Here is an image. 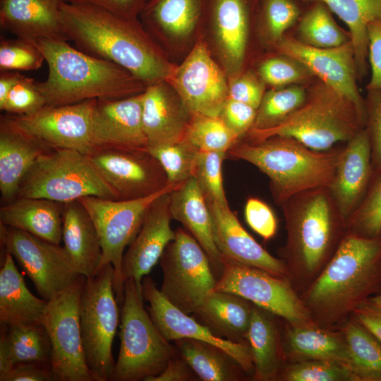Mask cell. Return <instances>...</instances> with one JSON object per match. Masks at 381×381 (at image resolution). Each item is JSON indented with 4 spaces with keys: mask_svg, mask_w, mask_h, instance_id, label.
Segmentation results:
<instances>
[{
    "mask_svg": "<svg viewBox=\"0 0 381 381\" xmlns=\"http://www.w3.org/2000/svg\"><path fill=\"white\" fill-rule=\"evenodd\" d=\"M60 25L78 49L123 68L146 85L166 81L174 69L135 18L95 6L64 1Z\"/></svg>",
    "mask_w": 381,
    "mask_h": 381,
    "instance_id": "6da1fadb",
    "label": "cell"
},
{
    "mask_svg": "<svg viewBox=\"0 0 381 381\" xmlns=\"http://www.w3.org/2000/svg\"><path fill=\"white\" fill-rule=\"evenodd\" d=\"M32 42L48 66L47 79L37 82L47 106L124 98L146 88L145 83L123 68L72 47L67 40L39 39Z\"/></svg>",
    "mask_w": 381,
    "mask_h": 381,
    "instance_id": "7a4b0ae2",
    "label": "cell"
},
{
    "mask_svg": "<svg viewBox=\"0 0 381 381\" xmlns=\"http://www.w3.org/2000/svg\"><path fill=\"white\" fill-rule=\"evenodd\" d=\"M341 150L317 151L297 140L274 136L233 145L226 157L246 161L270 181L277 203L283 205L304 192L329 188Z\"/></svg>",
    "mask_w": 381,
    "mask_h": 381,
    "instance_id": "3957f363",
    "label": "cell"
},
{
    "mask_svg": "<svg viewBox=\"0 0 381 381\" xmlns=\"http://www.w3.org/2000/svg\"><path fill=\"white\" fill-rule=\"evenodd\" d=\"M365 121L353 102L321 82L304 104L284 121L270 128L250 129L249 141L279 136L293 138L317 151L329 150L335 143L349 141Z\"/></svg>",
    "mask_w": 381,
    "mask_h": 381,
    "instance_id": "277c9868",
    "label": "cell"
},
{
    "mask_svg": "<svg viewBox=\"0 0 381 381\" xmlns=\"http://www.w3.org/2000/svg\"><path fill=\"white\" fill-rule=\"evenodd\" d=\"M381 293V236L352 234L336 253L308 294L310 303L327 310L353 308L370 295Z\"/></svg>",
    "mask_w": 381,
    "mask_h": 381,
    "instance_id": "5b68a950",
    "label": "cell"
},
{
    "mask_svg": "<svg viewBox=\"0 0 381 381\" xmlns=\"http://www.w3.org/2000/svg\"><path fill=\"white\" fill-rule=\"evenodd\" d=\"M120 348L110 380L146 381L161 373L178 354L145 309L142 282L124 281Z\"/></svg>",
    "mask_w": 381,
    "mask_h": 381,
    "instance_id": "8992f818",
    "label": "cell"
},
{
    "mask_svg": "<svg viewBox=\"0 0 381 381\" xmlns=\"http://www.w3.org/2000/svg\"><path fill=\"white\" fill-rule=\"evenodd\" d=\"M87 196L119 200L90 156L70 149H52L42 155L23 179L18 193V197L64 204Z\"/></svg>",
    "mask_w": 381,
    "mask_h": 381,
    "instance_id": "52a82bcc",
    "label": "cell"
},
{
    "mask_svg": "<svg viewBox=\"0 0 381 381\" xmlns=\"http://www.w3.org/2000/svg\"><path fill=\"white\" fill-rule=\"evenodd\" d=\"M114 267L108 264L84 282L80 301L81 336L94 381L110 380L115 361L112 344L119 320Z\"/></svg>",
    "mask_w": 381,
    "mask_h": 381,
    "instance_id": "ba28073f",
    "label": "cell"
},
{
    "mask_svg": "<svg viewBox=\"0 0 381 381\" xmlns=\"http://www.w3.org/2000/svg\"><path fill=\"white\" fill-rule=\"evenodd\" d=\"M183 183H169L154 194L138 199L112 200L87 196L78 200L93 221L100 239L102 257L99 269L108 264L114 267V290L119 304H121L123 298L121 266L126 247L138 233L152 202Z\"/></svg>",
    "mask_w": 381,
    "mask_h": 381,
    "instance_id": "9c48e42d",
    "label": "cell"
},
{
    "mask_svg": "<svg viewBox=\"0 0 381 381\" xmlns=\"http://www.w3.org/2000/svg\"><path fill=\"white\" fill-rule=\"evenodd\" d=\"M159 261L161 293L183 313L194 314L217 283L206 253L187 230L179 227Z\"/></svg>",
    "mask_w": 381,
    "mask_h": 381,
    "instance_id": "30bf717a",
    "label": "cell"
},
{
    "mask_svg": "<svg viewBox=\"0 0 381 381\" xmlns=\"http://www.w3.org/2000/svg\"><path fill=\"white\" fill-rule=\"evenodd\" d=\"M85 277L48 301L41 323L52 346L51 365L55 381H94L83 349L80 301Z\"/></svg>",
    "mask_w": 381,
    "mask_h": 381,
    "instance_id": "8fae6325",
    "label": "cell"
},
{
    "mask_svg": "<svg viewBox=\"0 0 381 381\" xmlns=\"http://www.w3.org/2000/svg\"><path fill=\"white\" fill-rule=\"evenodd\" d=\"M0 240L5 253L13 257L47 301L82 276L59 244L1 224Z\"/></svg>",
    "mask_w": 381,
    "mask_h": 381,
    "instance_id": "7c38bea8",
    "label": "cell"
},
{
    "mask_svg": "<svg viewBox=\"0 0 381 381\" xmlns=\"http://www.w3.org/2000/svg\"><path fill=\"white\" fill-rule=\"evenodd\" d=\"M97 99L61 106H46L29 115L2 116L10 124L54 149H70L91 155L92 114Z\"/></svg>",
    "mask_w": 381,
    "mask_h": 381,
    "instance_id": "4fadbf2b",
    "label": "cell"
},
{
    "mask_svg": "<svg viewBox=\"0 0 381 381\" xmlns=\"http://www.w3.org/2000/svg\"><path fill=\"white\" fill-rule=\"evenodd\" d=\"M222 262V272L214 290L238 295L296 326L307 321L304 306L282 277L223 257Z\"/></svg>",
    "mask_w": 381,
    "mask_h": 381,
    "instance_id": "5bb4252c",
    "label": "cell"
},
{
    "mask_svg": "<svg viewBox=\"0 0 381 381\" xmlns=\"http://www.w3.org/2000/svg\"><path fill=\"white\" fill-rule=\"evenodd\" d=\"M325 188L301 193L294 207L286 205L289 248L309 272L322 261L334 231L332 202Z\"/></svg>",
    "mask_w": 381,
    "mask_h": 381,
    "instance_id": "9a60e30c",
    "label": "cell"
},
{
    "mask_svg": "<svg viewBox=\"0 0 381 381\" xmlns=\"http://www.w3.org/2000/svg\"><path fill=\"white\" fill-rule=\"evenodd\" d=\"M190 114L219 116L229 99L225 77L200 41L166 80Z\"/></svg>",
    "mask_w": 381,
    "mask_h": 381,
    "instance_id": "2e32d148",
    "label": "cell"
},
{
    "mask_svg": "<svg viewBox=\"0 0 381 381\" xmlns=\"http://www.w3.org/2000/svg\"><path fill=\"white\" fill-rule=\"evenodd\" d=\"M90 156L119 200L145 198L169 184L162 167L148 151L97 148Z\"/></svg>",
    "mask_w": 381,
    "mask_h": 381,
    "instance_id": "e0dca14e",
    "label": "cell"
},
{
    "mask_svg": "<svg viewBox=\"0 0 381 381\" xmlns=\"http://www.w3.org/2000/svg\"><path fill=\"white\" fill-rule=\"evenodd\" d=\"M278 48L353 102L366 121L365 101L356 83L358 73L351 41L335 47L319 48L293 38L282 37L279 40Z\"/></svg>",
    "mask_w": 381,
    "mask_h": 381,
    "instance_id": "ac0fdd59",
    "label": "cell"
},
{
    "mask_svg": "<svg viewBox=\"0 0 381 381\" xmlns=\"http://www.w3.org/2000/svg\"><path fill=\"white\" fill-rule=\"evenodd\" d=\"M147 310L162 334L169 341L193 339L216 346L231 356L246 373H254L250 347L243 342L233 341L215 334L208 327L171 304L157 288L150 277L142 282Z\"/></svg>",
    "mask_w": 381,
    "mask_h": 381,
    "instance_id": "d6986e66",
    "label": "cell"
},
{
    "mask_svg": "<svg viewBox=\"0 0 381 381\" xmlns=\"http://www.w3.org/2000/svg\"><path fill=\"white\" fill-rule=\"evenodd\" d=\"M143 92L124 98L96 100L92 138L97 149L147 151L142 121Z\"/></svg>",
    "mask_w": 381,
    "mask_h": 381,
    "instance_id": "ffe728a7",
    "label": "cell"
},
{
    "mask_svg": "<svg viewBox=\"0 0 381 381\" xmlns=\"http://www.w3.org/2000/svg\"><path fill=\"white\" fill-rule=\"evenodd\" d=\"M170 193L163 194L152 202L138 233L124 253L121 266L123 284L128 278L141 282L174 239L175 231L171 227Z\"/></svg>",
    "mask_w": 381,
    "mask_h": 381,
    "instance_id": "44dd1931",
    "label": "cell"
},
{
    "mask_svg": "<svg viewBox=\"0 0 381 381\" xmlns=\"http://www.w3.org/2000/svg\"><path fill=\"white\" fill-rule=\"evenodd\" d=\"M374 172L369 135L360 130L341 150L334 178L328 188L343 219H349L363 200Z\"/></svg>",
    "mask_w": 381,
    "mask_h": 381,
    "instance_id": "7402d4cb",
    "label": "cell"
},
{
    "mask_svg": "<svg viewBox=\"0 0 381 381\" xmlns=\"http://www.w3.org/2000/svg\"><path fill=\"white\" fill-rule=\"evenodd\" d=\"M206 201L211 215L213 239L223 258L282 277L286 274L284 264L248 234L229 206Z\"/></svg>",
    "mask_w": 381,
    "mask_h": 381,
    "instance_id": "603a6c76",
    "label": "cell"
},
{
    "mask_svg": "<svg viewBox=\"0 0 381 381\" xmlns=\"http://www.w3.org/2000/svg\"><path fill=\"white\" fill-rule=\"evenodd\" d=\"M164 82L146 86L142 98V121L148 147L185 139L191 114Z\"/></svg>",
    "mask_w": 381,
    "mask_h": 381,
    "instance_id": "cb8c5ba5",
    "label": "cell"
},
{
    "mask_svg": "<svg viewBox=\"0 0 381 381\" xmlns=\"http://www.w3.org/2000/svg\"><path fill=\"white\" fill-rule=\"evenodd\" d=\"M54 148L10 124L0 121V192L3 204L18 197L20 184L37 159Z\"/></svg>",
    "mask_w": 381,
    "mask_h": 381,
    "instance_id": "d4e9b609",
    "label": "cell"
},
{
    "mask_svg": "<svg viewBox=\"0 0 381 381\" xmlns=\"http://www.w3.org/2000/svg\"><path fill=\"white\" fill-rule=\"evenodd\" d=\"M65 0H1V26L29 42L39 39L66 40L60 25Z\"/></svg>",
    "mask_w": 381,
    "mask_h": 381,
    "instance_id": "484cf974",
    "label": "cell"
},
{
    "mask_svg": "<svg viewBox=\"0 0 381 381\" xmlns=\"http://www.w3.org/2000/svg\"><path fill=\"white\" fill-rule=\"evenodd\" d=\"M172 219L179 222L206 253L213 271L220 276L222 255L212 235V219L206 198L196 179L191 176L170 193Z\"/></svg>",
    "mask_w": 381,
    "mask_h": 381,
    "instance_id": "4316f807",
    "label": "cell"
},
{
    "mask_svg": "<svg viewBox=\"0 0 381 381\" xmlns=\"http://www.w3.org/2000/svg\"><path fill=\"white\" fill-rule=\"evenodd\" d=\"M62 241L81 275L90 277L97 272L102 257L100 239L90 214L78 200L64 204Z\"/></svg>",
    "mask_w": 381,
    "mask_h": 381,
    "instance_id": "83f0119b",
    "label": "cell"
},
{
    "mask_svg": "<svg viewBox=\"0 0 381 381\" xmlns=\"http://www.w3.org/2000/svg\"><path fill=\"white\" fill-rule=\"evenodd\" d=\"M210 16L229 71L236 74L246 52L250 0H208Z\"/></svg>",
    "mask_w": 381,
    "mask_h": 381,
    "instance_id": "f1b7e54d",
    "label": "cell"
},
{
    "mask_svg": "<svg viewBox=\"0 0 381 381\" xmlns=\"http://www.w3.org/2000/svg\"><path fill=\"white\" fill-rule=\"evenodd\" d=\"M64 203L36 198L18 197L0 208V224L47 241H62Z\"/></svg>",
    "mask_w": 381,
    "mask_h": 381,
    "instance_id": "f546056e",
    "label": "cell"
},
{
    "mask_svg": "<svg viewBox=\"0 0 381 381\" xmlns=\"http://www.w3.org/2000/svg\"><path fill=\"white\" fill-rule=\"evenodd\" d=\"M13 259L5 253L0 270L1 327L40 324L48 301L30 291Z\"/></svg>",
    "mask_w": 381,
    "mask_h": 381,
    "instance_id": "4dcf8cb0",
    "label": "cell"
},
{
    "mask_svg": "<svg viewBox=\"0 0 381 381\" xmlns=\"http://www.w3.org/2000/svg\"><path fill=\"white\" fill-rule=\"evenodd\" d=\"M253 307L238 295L214 290L194 315L217 336L243 342L241 338L246 336Z\"/></svg>",
    "mask_w": 381,
    "mask_h": 381,
    "instance_id": "1f68e13d",
    "label": "cell"
},
{
    "mask_svg": "<svg viewBox=\"0 0 381 381\" xmlns=\"http://www.w3.org/2000/svg\"><path fill=\"white\" fill-rule=\"evenodd\" d=\"M52 346L42 323L1 327L0 374L21 363H50Z\"/></svg>",
    "mask_w": 381,
    "mask_h": 381,
    "instance_id": "d6a6232c",
    "label": "cell"
},
{
    "mask_svg": "<svg viewBox=\"0 0 381 381\" xmlns=\"http://www.w3.org/2000/svg\"><path fill=\"white\" fill-rule=\"evenodd\" d=\"M324 4L349 28L358 73L363 75L368 64V25L381 18V0H303Z\"/></svg>",
    "mask_w": 381,
    "mask_h": 381,
    "instance_id": "836d02e7",
    "label": "cell"
},
{
    "mask_svg": "<svg viewBox=\"0 0 381 381\" xmlns=\"http://www.w3.org/2000/svg\"><path fill=\"white\" fill-rule=\"evenodd\" d=\"M174 342L178 353L202 380H238L244 372L231 356L211 344L187 338Z\"/></svg>",
    "mask_w": 381,
    "mask_h": 381,
    "instance_id": "e575fe53",
    "label": "cell"
},
{
    "mask_svg": "<svg viewBox=\"0 0 381 381\" xmlns=\"http://www.w3.org/2000/svg\"><path fill=\"white\" fill-rule=\"evenodd\" d=\"M206 0H148L140 13L153 27L176 37H185L195 28Z\"/></svg>",
    "mask_w": 381,
    "mask_h": 381,
    "instance_id": "d590c367",
    "label": "cell"
},
{
    "mask_svg": "<svg viewBox=\"0 0 381 381\" xmlns=\"http://www.w3.org/2000/svg\"><path fill=\"white\" fill-rule=\"evenodd\" d=\"M250 349L254 376L260 380L274 378L278 370L279 356L276 327L258 306H253L246 336Z\"/></svg>",
    "mask_w": 381,
    "mask_h": 381,
    "instance_id": "8d00e7d4",
    "label": "cell"
},
{
    "mask_svg": "<svg viewBox=\"0 0 381 381\" xmlns=\"http://www.w3.org/2000/svg\"><path fill=\"white\" fill-rule=\"evenodd\" d=\"M349 365L359 380L381 381V343L358 322L346 328Z\"/></svg>",
    "mask_w": 381,
    "mask_h": 381,
    "instance_id": "74e56055",
    "label": "cell"
},
{
    "mask_svg": "<svg viewBox=\"0 0 381 381\" xmlns=\"http://www.w3.org/2000/svg\"><path fill=\"white\" fill-rule=\"evenodd\" d=\"M289 342L292 351L299 356L337 362L350 368L346 341L331 333L301 325L289 332Z\"/></svg>",
    "mask_w": 381,
    "mask_h": 381,
    "instance_id": "f35d334b",
    "label": "cell"
},
{
    "mask_svg": "<svg viewBox=\"0 0 381 381\" xmlns=\"http://www.w3.org/2000/svg\"><path fill=\"white\" fill-rule=\"evenodd\" d=\"M310 3L299 22L301 42L319 48L335 47L349 42L332 18L329 9L321 2Z\"/></svg>",
    "mask_w": 381,
    "mask_h": 381,
    "instance_id": "ab89813d",
    "label": "cell"
},
{
    "mask_svg": "<svg viewBox=\"0 0 381 381\" xmlns=\"http://www.w3.org/2000/svg\"><path fill=\"white\" fill-rule=\"evenodd\" d=\"M239 139L219 116L191 114L184 140L199 150L226 153Z\"/></svg>",
    "mask_w": 381,
    "mask_h": 381,
    "instance_id": "60d3db41",
    "label": "cell"
},
{
    "mask_svg": "<svg viewBox=\"0 0 381 381\" xmlns=\"http://www.w3.org/2000/svg\"><path fill=\"white\" fill-rule=\"evenodd\" d=\"M307 95L301 87L272 90L264 95L251 129L262 130L277 126L301 107Z\"/></svg>",
    "mask_w": 381,
    "mask_h": 381,
    "instance_id": "b9f144b4",
    "label": "cell"
},
{
    "mask_svg": "<svg viewBox=\"0 0 381 381\" xmlns=\"http://www.w3.org/2000/svg\"><path fill=\"white\" fill-rule=\"evenodd\" d=\"M147 151L162 167L168 182L180 183L192 176L199 150L183 140L175 143L148 147Z\"/></svg>",
    "mask_w": 381,
    "mask_h": 381,
    "instance_id": "7bdbcfd3",
    "label": "cell"
},
{
    "mask_svg": "<svg viewBox=\"0 0 381 381\" xmlns=\"http://www.w3.org/2000/svg\"><path fill=\"white\" fill-rule=\"evenodd\" d=\"M226 155L224 152L199 150L192 173L205 198L224 207L229 206L224 192L222 171Z\"/></svg>",
    "mask_w": 381,
    "mask_h": 381,
    "instance_id": "ee69618b",
    "label": "cell"
},
{
    "mask_svg": "<svg viewBox=\"0 0 381 381\" xmlns=\"http://www.w3.org/2000/svg\"><path fill=\"white\" fill-rule=\"evenodd\" d=\"M349 219L353 234L367 238L381 236V172L373 174L363 200Z\"/></svg>",
    "mask_w": 381,
    "mask_h": 381,
    "instance_id": "f6af8a7d",
    "label": "cell"
},
{
    "mask_svg": "<svg viewBox=\"0 0 381 381\" xmlns=\"http://www.w3.org/2000/svg\"><path fill=\"white\" fill-rule=\"evenodd\" d=\"M284 378L289 381L359 380L349 366L325 360L294 365L286 370Z\"/></svg>",
    "mask_w": 381,
    "mask_h": 381,
    "instance_id": "bcb514c9",
    "label": "cell"
},
{
    "mask_svg": "<svg viewBox=\"0 0 381 381\" xmlns=\"http://www.w3.org/2000/svg\"><path fill=\"white\" fill-rule=\"evenodd\" d=\"M44 61V56L31 42L18 37L1 41V71H33L40 68Z\"/></svg>",
    "mask_w": 381,
    "mask_h": 381,
    "instance_id": "7dc6e473",
    "label": "cell"
},
{
    "mask_svg": "<svg viewBox=\"0 0 381 381\" xmlns=\"http://www.w3.org/2000/svg\"><path fill=\"white\" fill-rule=\"evenodd\" d=\"M47 106V102L37 85V81L22 75L9 92L0 108L12 115H29Z\"/></svg>",
    "mask_w": 381,
    "mask_h": 381,
    "instance_id": "c3c4849f",
    "label": "cell"
},
{
    "mask_svg": "<svg viewBox=\"0 0 381 381\" xmlns=\"http://www.w3.org/2000/svg\"><path fill=\"white\" fill-rule=\"evenodd\" d=\"M261 14L271 37L279 41L298 20L301 11L294 0H262Z\"/></svg>",
    "mask_w": 381,
    "mask_h": 381,
    "instance_id": "681fc988",
    "label": "cell"
},
{
    "mask_svg": "<svg viewBox=\"0 0 381 381\" xmlns=\"http://www.w3.org/2000/svg\"><path fill=\"white\" fill-rule=\"evenodd\" d=\"M258 72L263 81L274 86L296 83L312 74L304 66L289 57L265 60Z\"/></svg>",
    "mask_w": 381,
    "mask_h": 381,
    "instance_id": "f907efd6",
    "label": "cell"
},
{
    "mask_svg": "<svg viewBox=\"0 0 381 381\" xmlns=\"http://www.w3.org/2000/svg\"><path fill=\"white\" fill-rule=\"evenodd\" d=\"M366 121L374 174L381 172V90H368Z\"/></svg>",
    "mask_w": 381,
    "mask_h": 381,
    "instance_id": "816d5d0a",
    "label": "cell"
},
{
    "mask_svg": "<svg viewBox=\"0 0 381 381\" xmlns=\"http://www.w3.org/2000/svg\"><path fill=\"white\" fill-rule=\"evenodd\" d=\"M244 214L249 226L265 240L272 238L276 234L277 222L272 209L256 198L247 200Z\"/></svg>",
    "mask_w": 381,
    "mask_h": 381,
    "instance_id": "f5cc1de1",
    "label": "cell"
},
{
    "mask_svg": "<svg viewBox=\"0 0 381 381\" xmlns=\"http://www.w3.org/2000/svg\"><path fill=\"white\" fill-rule=\"evenodd\" d=\"M256 113L253 107L229 98L219 116L240 138L253 127Z\"/></svg>",
    "mask_w": 381,
    "mask_h": 381,
    "instance_id": "db71d44e",
    "label": "cell"
},
{
    "mask_svg": "<svg viewBox=\"0 0 381 381\" xmlns=\"http://www.w3.org/2000/svg\"><path fill=\"white\" fill-rule=\"evenodd\" d=\"M368 60L371 76L368 90H381V18L370 22L368 25Z\"/></svg>",
    "mask_w": 381,
    "mask_h": 381,
    "instance_id": "11a10c76",
    "label": "cell"
},
{
    "mask_svg": "<svg viewBox=\"0 0 381 381\" xmlns=\"http://www.w3.org/2000/svg\"><path fill=\"white\" fill-rule=\"evenodd\" d=\"M264 95L262 84L249 73L236 78L229 87V98L248 104L255 109L259 107Z\"/></svg>",
    "mask_w": 381,
    "mask_h": 381,
    "instance_id": "9f6ffc18",
    "label": "cell"
},
{
    "mask_svg": "<svg viewBox=\"0 0 381 381\" xmlns=\"http://www.w3.org/2000/svg\"><path fill=\"white\" fill-rule=\"evenodd\" d=\"M0 380L52 381L54 377L50 363H21L0 374Z\"/></svg>",
    "mask_w": 381,
    "mask_h": 381,
    "instance_id": "6f0895ef",
    "label": "cell"
},
{
    "mask_svg": "<svg viewBox=\"0 0 381 381\" xmlns=\"http://www.w3.org/2000/svg\"><path fill=\"white\" fill-rule=\"evenodd\" d=\"M148 0H65L73 4H86L99 7L116 14L135 18Z\"/></svg>",
    "mask_w": 381,
    "mask_h": 381,
    "instance_id": "680465c9",
    "label": "cell"
},
{
    "mask_svg": "<svg viewBox=\"0 0 381 381\" xmlns=\"http://www.w3.org/2000/svg\"><path fill=\"white\" fill-rule=\"evenodd\" d=\"M198 376L188 363L178 353L168 363L163 371L146 381H188L196 380Z\"/></svg>",
    "mask_w": 381,
    "mask_h": 381,
    "instance_id": "91938a15",
    "label": "cell"
},
{
    "mask_svg": "<svg viewBox=\"0 0 381 381\" xmlns=\"http://www.w3.org/2000/svg\"><path fill=\"white\" fill-rule=\"evenodd\" d=\"M356 321L381 343V308L363 301L354 308Z\"/></svg>",
    "mask_w": 381,
    "mask_h": 381,
    "instance_id": "94428289",
    "label": "cell"
},
{
    "mask_svg": "<svg viewBox=\"0 0 381 381\" xmlns=\"http://www.w3.org/2000/svg\"><path fill=\"white\" fill-rule=\"evenodd\" d=\"M18 71H1L0 74V108L4 105L13 85L22 76Z\"/></svg>",
    "mask_w": 381,
    "mask_h": 381,
    "instance_id": "6125c7cd",
    "label": "cell"
},
{
    "mask_svg": "<svg viewBox=\"0 0 381 381\" xmlns=\"http://www.w3.org/2000/svg\"><path fill=\"white\" fill-rule=\"evenodd\" d=\"M366 301L377 308H381V293L369 297Z\"/></svg>",
    "mask_w": 381,
    "mask_h": 381,
    "instance_id": "be15d7a7",
    "label": "cell"
}]
</instances>
